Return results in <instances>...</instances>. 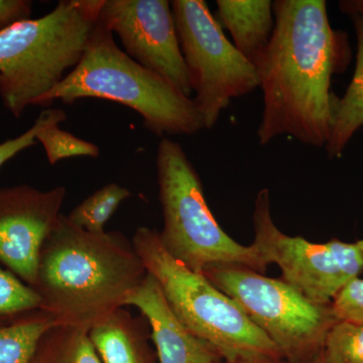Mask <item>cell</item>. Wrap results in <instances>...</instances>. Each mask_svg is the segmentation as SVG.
<instances>
[{
	"label": "cell",
	"mask_w": 363,
	"mask_h": 363,
	"mask_svg": "<svg viewBox=\"0 0 363 363\" xmlns=\"http://www.w3.org/2000/svg\"><path fill=\"white\" fill-rule=\"evenodd\" d=\"M272 11L271 42L255 66L264 93L257 140L267 145L289 135L325 147L336 97L332 77L350 62L347 35L332 28L324 0H277Z\"/></svg>",
	"instance_id": "1"
},
{
	"label": "cell",
	"mask_w": 363,
	"mask_h": 363,
	"mask_svg": "<svg viewBox=\"0 0 363 363\" xmlns=\"http://www.w3.org/2000/svg\"><path fill=\"white\" fill-rule=\"evenodd\" d=\"M147 272L123 233H91L65 215L40 250L33 291L56 325L89 329L125 306Z\"/></svg>",
	"instance_id": "2"
},
{
	"label": "cell",
	"mask_w": 363,
	"mask_h": 363,
	"mask_svg": "<svg viewBox=\"0 0 363 363\" xmlns=\"http://www.w3.org/2000/svg\"><path fill=\"white\" fill-rule=\"evenodd\" d=\"M83 98L108 100L133 109L142 116L145 128L162 138L205 130L194 99L119 49L100 16L78 65L35 106L48 107L55 101L73 104Z\"/></svg>",
	"instance_id": "3"
},
{
	"label": "cell",
	"mask_w": 363,
	"mask_h": 363,
	"mask_svg": "<svg viewBox=\"0 0 363 363\" xmlns=\"http://www.w3.org/2000/svg\"><path fill=\"white\" fill-rule=\"evenodd\" d=\"M104 0H61L40 18L0 32V97L20 118L82 59Z\"/></svg>",
	"instance_id": "4"
},
{
	"label": "cell",
	"mask_w": 363,
	"mask_h": 363,
	"mask_svg": "<svg viewBox=\"0 0 363 363\" xmlns=\"http://www.w3.org/2000/svg\"><path fill=\"white\" fill-rule=\"evenodd\" d=\"M131 241L174 314L188 330L216 348L223 360L283 358L271 339L233 298L164 250L159 231L138 227Z\"/></svg>",
	"instance_id": "5"
},
{
	"label": "cell",
	"mask_w": 363,
	"mask_h": 363,
	"mask_svg": "<svg viewBox=\"0 0 363 363\" xmlns=\"http://www.w3.org/2000/svg\"><path fill=\"white\" fill-rule=\"evenodd\" d=\"M157 175L164 228L162 247L191 271L213 264H241L264 274L267 264L255 245H240L219 225L205 199L202 182L180 143L162 138Z\"/></svg>",
	"instance_id": "6"
},
{
	"label": "cell",
	"mask_w": 363,
	"mask_h": 363,
	"mask_svg": "<svg viewBox=\"0 0 363 363\" xmlns=\"http://www.w3.org/2000/svg\"><path fill=\"white\" fill-rule=\"evenodd\" d=\"M202 274L240 306L286 363H308L319 357L338 322L331 304L312 302L284 279L269 278L250 267L213 264Z\"/></svg>",
	"instance_id": "7"
},
{
	"label": "cell",
	"mask_w": 363,
	"mask_h": 363,
	"mask_svg": "<svg viewBox=\"0 0 363 363\" xmlns=\"http://www.w3.org/2000/svg\"><path fill=\"white\" fill-rule=\"evenodd\" d=\"M172 11L191 89L205 130L234 98L259 87L257 68L229 42L204 0H174Z\"/></svg>",
	"instance_id": "8"
},
{
	"label": "cell",
	"mask_w": 363,
	"mask_h": 363,
	"mask_svg": "<svg viewBox=\"0 0 363 363\" xmlns=\"http://www.w3.org/2000/svg\"><path fill=\"white\" fill-rule=\"evenodd\" d=\"M252 221V245L267 266H279L281 279L312 302L331 304L344 286L363 272V252L357 242L333 238L328 242L313 243L279 230L272 220L269 189L257 194Z\"/></svg>",
	"instance_id": "9"
},
{
	"label": "cell",
	"mask_w": 363,
	"mask_h": 363,
	"mask_svg": "<svg viewBox=\"0 0 363 363\" xmlns=\"http://www.w3.org/2000/svg\"><path fill=\"white\" fill-rule=\"evenodd\" d=\"M100 20L118 35L136 63L166 79L191 97L187 67L182 55L168 0H104Z\"/></svg>",
	"instance_id": "10"
},
{
	"label": "cell",
	"mask_w": 363,
	"mask_h": 363,
	"mask_svg": "<svg viewBox=\"0 0 363 363\" xmlns=\"http://www.w3.org/2000/svg\"><path fill=\"white\" fill-rule=\"evenodd\" d=\"M67 190L0 188V264L33 286L40 250L61 216Z\"/></svg>",
	"instance_id": "11"
},
{
	"label": "cell",
	"mask_w": 363,
	"mask_h": 363,
	"mask_svg": "<svg viewBox=\"0 0 363 363\" xmlns=\"http://www.w3.org/2000/svg\"><path fill=\"white\" fill-rule=\"evenodd\" d=\"M147 320L159 363H216L223 360L211 344L188 330L172 311L159 283L147 274L126 298Z\"/></svg>",
	"instance_id": "12"
},
{
	"label": "cell",
	"mask_w": 363,
	"mask_h": 363,
	"mask_svg": "<svg viewBox=\"0 0 363 363\" xmlns=\"http://www.w3.org/2000/svg\"><path fill=\"white\" fill-rule=\"evenodd\" d=\"M89 338L102 363H159L147 320L123 308L93 325Z\"/></svg>",
	"instance_id": "13"
},
{
	"label": "cell",
	"mask_w": 363,
	"mask_h": 363,
	"mask_svg": "<svg viewBox=\"0 0 363 363\" xmlns=\"http://www.w3.org/2000/svg\"><path fill=\"white\" fill-rule=\"evenodd\" d=\"M217 21L230 33L234 47L257 66L274 28L271 0H217Z\"/></svg>",
	"instance_id": "14"
},
{
	"label": "cell",
	"mask_w": 363,
	"mask_h": 363,
	"mask_svg": "<svg viewBox=\"0 0 363 363\" xmlns=\"http://www.w3.org/2000/svg\"><path fill=\"white\" fill-rule=\"evenodd\" d=\"M357 40V65L342 97L336 95L332 109L330 135L325 145L329 159H338L351 138L363 128V16H350Z\"/></svg>",
	"instance_id": "15"
},
{
	"label": "cell",
	"mask_w": 363,
	"mask_h": 363,
	"mask_svg": "<svg viewBox=\"0 0 363 363\" xmlns=\"http://www.w3.org/2000/svg\"><path fill=\"white\" fill-rule=\"evenodd\" d=\"M30 363H102L83 327L55 325L40 339Z\"/></svg>",
	"instance_id": "16"
},
{
	"label": "cell",
	"mask_w": 363,
	"mask_h": 363,
	"mask_svg": "<svg viewBox=\"0 0 363 363\" xmlns=\"http://www.w3.org/2000/svg\"><path fill=\"white\" fill-rule=\"evenodd\" d=\"M55 325L51 316L38 310L0 328V363H30L40 339Z\"/></svg>",
	"instance_id": "17"
},
{
	"label": "cell",
	"mask_w": 363,
	"mask_h": 363,
	"mask_svg": "<svg viewBox=\"0 0 363 363\" xmlns=\"http://www.w3.org/2000/svg\"><path fill=\"white\" fill-rule=\"evenodd\" d=\"M131 197L128 188L116 183L98 189L67 215L74 225L91 233H105V225L121 203Z\"/></svg>",
	"instance_id": "18"
},
{
	"label": "cell",
	"mask_w": 363,
	"mask_h": 363,
	"mask_svg": "<svg viewBox=\"0 0 363 363\" xmlns=\"http://www.w3.org/2000/svg\"><path fill=\"white\" fill-rule=\"evenodd\" d=\"M66 119L67 113L63 109H52L49 121L38 133L37 143L44 147L50 164L71 157L99 156L100 150L96 145L59 128V124Z\"/></svg>",
	"instance_id": "19"
},
{
	"label": "cell",
	"mask_w": 363,
	"mask_h": 363,
	"mask_svg": "<svg viewBox=\"0 0 363 363\" xmlns=\"http://www.w3.org/2000/svg\"><path fill=\"white\" fill-rule=\"evenodd\" d=\"M40 310L37 293L0 264V328Z\"/></svg>",
	"instance_id": "20"
},
{
	"label": "cell",
	"mask_w": 363,
	"mask_h": 363,
	"mask_svg": "<svg viewBox=\"0 0 363 363\" xmlns=\"http://www.w3.org/2000/svg\"><path fill=\"white\" fill-rule=\"evenodd\" d=\"M325 363H363V324L338 321L325 341Z\"/></svg>",
	"instance_id": "21"
},
{
	"label": "cell",
	"mask_w": 363,
	"mask_h": 363,
	"mask_svg": "<svg viewBox=\"0 0 363 363\" xmlns=\"http://www.w3.org/2000/svg\"><path fill=\"white\" fill-rule=\"evenodd\" d=\"M331 307L338 321L363 324V279H353L344 286Z\"/></svg>",
	"instance_id": "22"
},
{
	"label": "cell",
	"mask_w": 363,
	"mask_h": 363,
	"mask_svg": "<svg viewBox=\"0 0 363 363\" xmlns=\"http://www.w3.org/2000/svg\"><path fill=\"white\" fill-rule=\"evenodd\" d=\"M52 109H44L32 128L16 138L0 143V168L21 152L37 143V135L52 116Z\"/></svg>",
	"instance_id": "23"
},
{
	"label": "cell",
	"mask_w": 363,
	"mask_h": 363,
	"mask_svg": "<svg viewBox=\"0 0 363 363\" xmlns=\"http://www.w3.org/2000/svg\"><path fill=\"white\" fill-rule=\"evenodd\" d=\"M33 2L28 0H0V32L32 16Z\"/></svg>",
	"instance_id": "24"
},
{
	"label": "cell",
	"mask_w": 363,
	"mask_h": 363,
	"mask_svg": "<svg viewBox=\"0 0 363 363\" xmlns=\"http://www.w3.org/2000/svg\"><path fill=\"white\" fill-rule=\"evenodd\" d=\"M339 9L348 16L351 14L363 16V0H342L339 2Z\"/></svg>",
	"instance_id": "25"
},
{
	"label": "cell",
	"mask_w": 363,
	"mask_h": 363,
	"mask_svg": "<svg viewBox=\"0 0 363 363\" xmlns=\"http://www.w3.org/2000/svg\"><path fill=\"white\" fill-rule=\"evenodd\" d=\"M216 363H286L283 358L255 357L238 358L235 360H221Z\"/></svg>",
	"instance_id": "26"
},
{
	"label": "cell",
	"mask_w": 363,
	"mask_h": 363,
	"mask_svg": "<svg viewBox=\"0 0 363 363\" xmlns=\"http://www.w3.org/2000/svg\"><path fill=\"white\" fill-rule=\"evenodd\" d=\"M308 363H325L323 358H322L321 355L319 357H317L316 359L312 360V362Z\"/></svg>",
	"instance_id": "27"
},
{
	"label": "cell",
	"mask_w": 363,
	"mask_h": 363,
	"mask_svg": "<svg viewBox=\"0 0 363 363\" xmlns=\"http://www.w3.org/2000/svg\"><path fill=\"white\" fill-rule=\"evenodd\" d=\"M357 243L358 245V247H359L360 250H362L363 252V238H362V240H357Z\"/></svg>",
	"instance_id": "28"
}]
</instances>
